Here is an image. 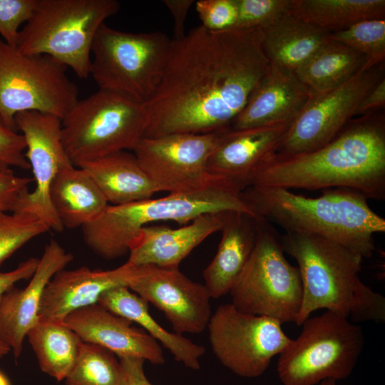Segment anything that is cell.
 Returning <instances> with one entry per match:
<instances>
[{
  "label": "cell",
  "mask_w": 385,
  "mask_h": 385,
  "mask_svg": "<svg viewBox=\"0 0 385 385\" xmlns=\"http://www.w3.org/2000/svg\"><path fill=\"white\" fill-rule=\"evenodd\" d=\"M365 62L364 55L328 38L294 73L313 95H318L346 82Z\"/></svg>",
  "instance_id": "83f0119b"
},
{
  "label": "cell",
  "mask_w": 385,
  "mask_h": 385,
  "mask_svg": "<svg viewBox=\"0 0 385 385\" xmlns=\"http://www.w3.org/2000/svg\"><path fill=\"white\" fill-rule=\"evenodd\" d=\"M66 385H126L124 369L115 354L101 346L83 342Z\"/></svg>",
  "instance_id": "4dcf8cb0"
},
{
  "label": "cell",
  "mask_w": 385,
  "mask_h": 385,
  "mask_svg": "<svg viewBox=\"0 0 385 385\" xmlns=\"http://www.w3.org/2000/svg\"><path fill=\"white\" fill-rule=\"evenodd\" d=\"M381 78L376 67L360 70L338 87L313 95L292 121L277 153L309 152L328 143L356 115L362 99Z\"/></svg>",
  "instance_id": "9a60e30c"
},
{
  "label": "cell",
  "mask_w": 385,
  "mask_h": 385,
  "mask_svg": "<svg viewBox=\"0 0 385 385\" xmlns=\"http://www.w3.org/2000/svg\"><path fill=\"white\" fill-rule=\"evenodd\" d=\"M171 41L161 31L126 32L104 23L93 42L90 76L99 89L145 103L160 83Z\"/></svg>",
  "instance_id": "30bf717a"
},
{
  "label": "cell",
  "mask_w": 385,
  "mask_h": 385,
  "mask_svg": "<svg viewBox=\"0 0 385 385\" xmlns=\"http://www.w3.org/2000/svg\"><path fill=\"white\" fill-rule=\"evenodd\" d=\"M207 329L211 349L218 361L245 378L261 376L272 358L292 341L277 320L242 312L232 303L217 308Z\"/></svg>",
  "instance_id": "7c38bea8"
},
{
  "label": "cell",
  "mask_w": 385,
  "mask_h": 385,
  "mask_svg": "<svg viewBox=\"0 0 385 385\" xmlns=\"http://www.w3.org/2000/svg\"><path fill=\"white\" fill-rule=\"evenodd\" d=\"M262 30L269 61L293 72L320 48L330 33L299 19L289 11Z\"/></svg>",
  "instance_id": "4316f807"
},
{
  "label": "cell",
  "mask_w": 385,
  "mask_h": 385,
  "mask_svg": "<svg viewBox=\"0 0 385 385\" xmlns=\"http://www.w3.org/2000/svg\"><path fill=\"white\" fill-rule=\"evenodd\" d=\"M41 371L57 381L66 379L83 341L63 321L39 318L26 335Z\"/></svg>",
  "instance_id": "f1b7e54d"
},
{
  "label": "cell",
  "mask_w": 385,
  "mask_h": 385,
  "mask_svg": "<svg viewBox=\"0 0 385 385\" xmlns=\"http://www.w3.org/2000/svg\"><path fill=\"white\" fill-rule=\"evenodd\" d=\"M260 29H191L171 46L160 83L145 103L144 137L230 128L270 61Z\"/></svg>",
  "instance_id": "6da1fadb"
},
{
  "label": "cell",
  "mask_w": 385,
  "mask_h": 385,
  "mask_svg": "<svg viewBox=\"0 0 385 385\" xmlns=\"http://www.w3.org/2000/svg\"><path fill=\"white\" fill-rule=\"evenodd\" d=\"M26 148L23 135L6 125L0 117V168L30 169L25 157Z\"/></svg>",
  "instance_id": "8d00e7d4"
},
{
  "label": "cell",
  "mask_w": 385,
  "mask_h": 385,
  "mask_svg": "<svg viewBox=\"0 0 385 385\" xmlns=\"http://www.w3.org/2000/svg\"><path fill=\"white\" fill-rule=\"evenodd\" d=\"M257 218L245 212L227 213L217 251L202 272L204 285L211 298L229 294L242 272L255 245Z\"/></svg>",
  "instance_id": "603a6c76"
},
{
  "label": "cell",
  "mask_w": 385,
  "mask_h": 385,
  "mask_svg": "<svg viewBox=\"0 0 385 385\" xmlns=\"http://www.w3.org/2000/svg\"><path fill=\"white\" fill-rule=\"evenodd\" d=\"M163 4L170 11L174 21V37L178 39L183 37L184 32V23L188 12L194 3L192 0H164Z\"/></svg>",
  "instance_id": "60d3db41"
},
{
  "label": "cell",
  "mask_w": 385,
  "mask_h": 385,
  "mask_svg": "<svg viewBox=\"0 0 385 385\" xmlns=\"http://www.w3.org/2000/svg\"><path fill=\"white\" fill-rule=\"evenodd\" d=\"M227 130L143 137L133 151L159 192L184 193L200 190L217 179L208 173L207 163Z\"/></svg>",
  "instance_id": "4fadbf2b"
},
{
  "label": "cell",
  "mask_w": 385,
  "mask_h": 385,
  "mask_svg": "<svg viewBox=\"0 0 385 385\" xmlns=\"http://www.w3.org/2000/svg\"><path fill=\"white\" fill-rule=\"evenodd\" d=\"M312 96L293 71L270 62L265 75L230 129L293 120Z\"/></svg>",
  "instance_id": "7402d4cb"
},
{
  "label": "cell",
  "mask_w": 385,
  "mask_h": 385,
  "mask_svg": "<svg viewBox=\"0 0 385 385\" xmlns=\"http://www.w3.org/2000/svg\"><path fill=\"white\" fill-rule=\"evenodd\" d=\"M14 123L25 140V157L34 175L35 188L21 197L14 212L33 214L49 230L61 232L64 227L52 206L50 188L58 172L73 165L63 145L61 119L30 111L17 113Z\"/></svg>",
  "instance_id": "5bb4252c"
},
{
  "label": "cell",
  "mask_w": 385,
  "mask_h": 385,
  "mask_svg": "<svg viewBox=\"0 0 385 385\" xmlns=\"http://www.w3.org/2000/svg\"><path fill=\"white\" fill-rule=\"evenodd\" d=\"M31 180L16 175L11 169L0 168V212H14L19 200L29 192Z\"/></svg>",
  "instance_id": "74e56055"
},
{
  "label": "cell",
  "mask_w": 385,
  "mask_h": 385,
  "mask_svg": "<svg viewBox=\"0 0 385 385\" xmlns=\"http://www.w3.org/2000/svg\"><path fill=\"white\" fill-rule=\"evenodd\" d=\"M140 266L128 262L109 270H93L88 267L63 269L56 272L44 289L38 316L60 320L81 308L95 304L106 291L129 286Z\"/></svg>",
  "instance_id": "d6986e66"
},
{
  "label": "cell",
  "mask_w": 385,
  "mask_h": 385,
  "mask_svg": "<svg viewBox=\"0 0 385 385\" xmlns=\"http://www.w3.org/2000/svg\"><path fill=\"white\" fill-rule=\"evenodd\" d=\"M63 322L83 342L104 347L118 357H137L154 365L165 363L161 346L155 339L98 304L70 313Z\"/></svg>",
  "instance_id": "ffe728a7"
},
{
  "label": "cell",
  "mask_w": 385,
  "mask_h": 385,
  "mask_svg": "<svg viewBox=\"0 0 385 385\" xmlns=\"http://www.w3.org/2000/svg\"><path fill=\"white\" fill-rule=\"evenodd\" d=\"M65 150L74 166L124 150H133L145 136V103L98 89L78 100L61 119Z\"/></svg>",
  "instance_id": "52a82bcc"
},
{
  "label": "cell",
  "mask_w": 385,
  "mask_h": 385,
  "mask_svg": "<svg viewBox=\"0 0 385 385\" xmlns=\"http://www.w3.org/2000/svg\"><path fill=\"white\" fill-rule=\"evenodd\" d=\"M37 0H0V35L3 41L16 47L19 27L32 16Z\"/></svg>",
  "instance_id": "e575fe53"
},
{
  "label": "cell",
  "mask_w": 385,
  "mask_h": 385,
  "mask_svg": "<svg viewBox=\"0 0 385 385\" xmlns=\"http://www.w3.org/2000/svg\"><path fill=\"white\" fill-rule=\"evenodd\" d=\"M241 197L257 216L285 232L319 235L371 257L374 236L385 232V219L369 205L363 194L348 188L323 190L315 197L280 188L251 185Z\"/></svg>",
  "instance_id": "3957f363"
},
{
  "label": "cell",
  "mask_w": 385,
  "mask_h": 385,
  "mask_svg": "<svg viewBox=\"0 0 385 385\" xmlns=\"http://www.w3.org/2000/svg\"><path fill=\"white\" fill-rule=\"evenodd\" d=\"M0 385H11L8 378L0 371Z\"/></svg>",
  "instance_id": "ee69618b"
},
{
  "label": "cell",
  "mask_w": 385,
  "mask_h": 385,
  "mask_svg": "<svg viewBox=\"0 0 385 385\" xmlns=\"http://www.w3.org/2000/svg\"><path fill=\"white\" fill-rule=\"evenodd\" d=\"M251 185L308 190L342 188L368 199L384 200V123L379 118L358 120L316 150L276 153L255 172Z\"/></svg>",
  "instance_id": "7a4b0ae2"
},
{
  "label": "cell",
  "mask_w": 385,
  "mask_h": 385,
  "mask_svg": "<svg viewBox=\"0 0 385 385\" xmlns=\"http://www.w3.org/2000/svg\"><path fill=\"white\" fill-rule=\"evenodd\" d=\"M385 103V79L381 78L365 96L359 103L356 115L364 114L381 107Z\"/></svg>",
  "instance_id": "b9f144b4"
},
{
  "label": "cell",
  "mask_w": 385,
  "mask_h": 385,
  "mask_svg": "<svg viewBox=\"0 0 385 385\" xmlns=\"http://www.w3.org/2000/svg\"><path fill=\"white\" fill-rule=\"evenodd\" d=\"M10 347L0 339V359L9 353Z\"/></svg>",
  "instance_id": "7bdbcfd3"
},
{
  "label": "cell",
  "mask_w": 385,
  "mask_h": 385,
  "mask_svg": "<svg viewBox=\"0 0 385 385\" xmlns=\"http://www.w3.org/2000/svg\"><path fill=\"white\" fill-rule=\"evenodd\" d=\"M292 121L226 130L208 158V173L242 192L258 168L278 152Z\"/></svg>",
  "instance_id": "e0dca14e"
},
{
  "label": "cell",
  "mask_w": 385,
  "mask_h": 385,
  "mask_svg": "<svg viewBox=\"0 0 385 385\" xmlns=\"http://www.w3.org/2000/svg\"><path fill=\"white\" fill-rule=\"evenodd\" d=\"M228 212L206 213L175 229L145 225L132 241L127 262L133 265L178 268L204 240L222 230Z\"/></svg>",
  "instance_id": "44dd1931"
},
{
  "label": "cell",
  "mask_w": 385,
  "mask_h": 385,
  "mask_svg": "<svg viewBox=\"0 0 385 385\" xmlns=\"http://www.w3.org/2000/svg\"><path fill=\"white\" fill-rule=\"evenodd\" d=\"M38 262L39 258L31 257L11 271L0 272V302L3 296L14 287L16 282L32 277Z\"/></svg>",
  "instance_id": "f35d334b"
},
{
  "label": "cell",
  "mask_w": 385,
  "mask_h": 385,
  "mask_svg": "<svg viewBox=\"0 0 385 385\" xmlns=\"http://www.w3.org/2000/svg\"><path fill=\"white\" fill-rule=\"evenodd\" d=\"M97 304L115 314L138 324L150 336L160 342L175 361L192 370L200 369V359L205 353V347L181 334L165 329L150 315L148 302L128 287H115L104 292Z\"/></svg>",
  "instance_id": "d4e9b609"
},
{
  "label": "cell",
  "mask_w": 385,
  "mask_h": 385,
  "mask_svg": "<svg viewBox=\"0 0 385 385\" xmlns=\"http://www.w3.org/2000/svg\"><path fill=\"white\" fill-rule=\"evenodd\" d=\"M280 238L284 253L297 261L302 281L297 326L320 309L354 323L385 322V297L361 280L364 258L359 254L313 234L285 232Z\"/></svg>",
  "instance_id": "277c9868"
},
{
  "label": "cell",
  "mask_w": 385,
  "mask_h": 385,
  "mask_svg": "<svg viewBox=\"0 0 385 385\" xmlns=\"http://www.w3.org/2000/svg\"><path fill=\"white\" fill-rule=\"evenodd\" d=\"M125 371L126 385H153L145 376V360L132 356L118 357Z\"/></svg>",
  "instance_id": "ab89813d"
},
{
  "label": "cell",
  "mask_w": 385,
  "mask_h": 385,
  "mask_svg": "<svg viewBox=\"0 0 385 385\" xmlns=\"http://www.w3.org/2000/svg\"><path fill=\"white\" fill-rule=\"evenodd\" d=\"M48 230L33 214L0 212V265L28 242Z\"/></svg>",
  "instance_id": "d6a6232c"
},
{
  "label": "cell",
  "mask_w": 385,
  "mask_h": 385,
  "mask_svg": "<svg viewBox=\"0 0 385 385\" xmlns=\"http://www.w3.org/2000/svg\"><path fill=\"white\" fill-rule=\"evenodd\" d=\"M73 255L58 242L51 240L39 258L36 270L23 289L12 287L0 302V339L17 359L29 331L39 319L38 312L45 287L53 276L73 261Z\"/></svg>",
  "instance_id": "ac0fdd59"
},
{
  "label": "cell",
  "mask_w": 385,
  "mask_h": 385,
  "mask_svg": "<svg viewBox=\"0 0 385 385\" xmlns=\"http://www.w3.org/2000/svg\"><path fill=\"white\" fill-rule=\"evenodd\" d=\"M257 222L255 245L229 293L231 303L242 312L295 323L302 299L299 270L285 257L273 225L260 217Z\"/></svg>",
  "instance_id": "9c48e42d"
},
{
  "label": "cell",
  "mask_w": 385,
  "mask_h": 385,
  "mask_svg": "<svg viewBox=\"0 0 385 385\" xmlns=\"http://www.w3.org/2000/svg\"><path fill=\"white\" fill-rule=\"evenodd\" d=\"M52 206L63 227H82L96 220L109 205L84 170L74 165L61 170L50 188Z\"/></svg>",
  "instance_id": "484cf974"
},
{
  "label": "cell",
  "mask_w": 385,
  "mask_h": 385,
  "mask_svg": "<svg viewBox=\"0 0 385 385\" xmlns=\"http://www.w3.org/2000/svg\"><path fill=\"white\" fill-rule=\"evenodd\" d=\"M290 0H237V29H263L288 12Z\"/></svg>",
  "instance_id": "836d02e7"
},
{
  "label": "cell",
  "mask_w": 385,
  "mask_h": 385,
  "mask_svg": "<svg viewBox=\"0 0 385 385\" xmlns=\"http://www.w3.org/2000/svg\"><path fill=\"white\" fill-rule=\"evenodd\" d=\"M98 187L109 205H120L151 198L158 189L134 153H112L78 166Z\"/></svg>",
  "instance_id": "cb8c5ba5"
},
{
  "label": "cell",
  "mask_w": 385,
  "mask_h": 385,
  "mask_svg": "<svg viewBox=\"0 0 385 385\" xmlns=\"http://www.w3.org/2000/svg\"><path fill=\"white\" fill-rule=\"evenodd\" d=\"M139 266L128 288L163 312L174 332L199 334L207 329L212 313L204 284L192 281L179 268Z\"/></svg>",
  "instance_id": "2e32d148"
},
{
  "label": "cell",
  "mask_w": 385,
  "mask_h": 385,
  "mask_svg": "<svg viewBox=\"0 0 385 385\" xmlns=\"http://www.w3.org/2000/svg\"><path fill=\"white\" fill-rule=\"evenodd\" d=\"M289 12L330 33L364 20L384 19V0H290Z\"/></svg>",
  "instance_id": "f546056e"
},
{
  "label": "cell",
  "mask_w": 385,
  "mask_h": 385,
  "mask_svg": "<svg viewBox=\"0 0 385 385\" xmlns=\"http://www.w3.org/2000/svg\"><path fill=\"white\" fill-rule=\"evenodd\" d=\"M120 7L116 0H37L16 48L24 54L48 56L87 78L94 37Z\"/></svg>",
  "instance_id": "8992f818"
},
{
  "label": "cell",
  "mask_w": 385,
  "mask_h": 385,
  "mask_svg": "<svg viewBox=\"0 0 385 385\" xmlns=\"http://www.w3.org/2000/svg\"><path fill=\"white\" fill-rule=\"evenodd\" d=\"M328 38L364 55L366 62L361 70L375 68L384 59V19L361 21L344 29L329 33Z\"/></svg>",
  "instance_id": "1f68e13d"
},
{
  "label": "cell",
  "mask_w": 385,
  "mask_h": 385,
  "mask_svg": "<svg viewBox=\"0 0 385 385\" xmlns=\"http://www.w3.org/2000/svg\"><path fill=\"white\" fill-rule=\"evenodd\" d=\"M317 385H337V381L332 379L324 380Z\"/></svg>",
  "instance_id": "f6af8a7d"
},
{
  "label": "cell",
  "mask_w": 385,
  "mask_h": 385,
  "mask_svg": "<svg viewBox=\"0 0 385 385\" xmlns=\"http://www.w3.org/2000/svg\"><path fill=\"white\" fill-rule=\"evenodd\" d=\"M195 9L201 26L210 31H225L235 28L237 16V0H199Z\"/></svg>",
  "instance_id": "d590c367"
},
{
  "label": "cell",
  "mask_w": 385,
  "mask_h": 385,
  "mask_svg": "<svg viewBox=\"0 0 385 385\" xmlns=\"http://www.w3.org/2000/svg\"><path fill=\"white\" fill-rule=\"evenodd\" d=\"M235 185L216 179L205 189L169 193L125 205H108L93 222L82 227L86 245L99 257L111 260L129 252L130 244L144 226L158 221L187 225L206 213L245 212L256 216Z\"/></svg>",
  "instance_id": "5b68a950"
},
{
  "label": "cell",
  "mask_w": 385,
  "mask_h": 385,
  "mask_svg": "<svg viewBox=\"0 0 385 385\" xmlns=\"http://www.w3.org/2000/svg\"><path fill=\"white\" fill-rule=\"evenodd\" d=\"M299 335L279 354L277 370L283 385H317L352 373L364 345L361 326L326 310L308 317Z\"/></svg>",
  "instance_id": "ba28073f"
},
{
  "label": "cell",
  "mask_w": 385,
  "mask_h": 385,
  "mask_svg": "<svg viewBox=\"0 0 385 385\" xmlns=\"http://www.w3.org/2000/svg\"><path fill=\"white\" fill-rule=\"evenodd\" d=\"M67 67L46 55H28L0 38V117L16 130L14 118L38 111L62 119L76 105L78 90Z\"/></svg>",
  "instance_id": "8fae6325"
}]
</instances>
